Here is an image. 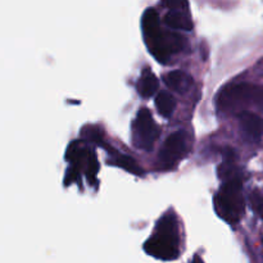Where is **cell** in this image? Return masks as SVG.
<instances>
[{
    "label": "cell",
    "mask_w": 263,
    "mask_h": 263,
    "mask_svg": "<svg viewBox=\"0 0 263 263\" xmlns=\"http://www.w3.org/2000/svg\"><path fill=\"white\" fill-rule=\"evenodd\" d=\"M141 25L144 39L152 55L161 63H167L172 54L180 53L184 49L186 40L177 32L162 31L159 14L153 8L145 10Z\"/></svg>",
    "instance_id": "obj_1"
},
{
    "label": "cell",
    "mask_w": 263,
    "mask_h": 263,
    "mask_svg": "<svg viewBox=\"0 0 263 263\" xmlns=\"http://www.w3.org/2000/svg\"><path fill=\"white\" fill-rule=\"evenodd\" d=\"M148 254L163 261H172L179 257V230L176 217L167 215L157 223L156 233L144 244Z\"/></svg>",
    "instance_id": "obj_2"
},
{
    "label": "cell",
    "mask_w": 263,
    "mask_h": 263,
    "mask_svg": "<svg viewBox=\"0 0 263 263\" xmlns=\"http://www.w3.org/2000/svg\"><path fill=\"white\" fill-rule=\"evenodd\" d=\"M217 102L221 109L239 112V115L248 108L263 112V86L249 82L229 85L218 95Z\"/></svg>",
    "instance_id": "obj_3"
},
{
    "label": "cell",
    "mask_w": 263,
    "mask_h": 263,
    "mask_svg": "<svg viewBox=\"0 0 263 263\" xmlns=\"http://www.w3.org/2000/svg\"><path fill=\"white\" fill-rule=\"evenodd\" d=\"M215 208L218 216L226 222L236 223L240 221L246 212V199L240 177L223 182L215 198Z\"/></svg>",
    "instance_id": "obj_4"
},
{
    "label": "cell",
    "mask_w": 263,
    "mask_h": 263,
    "mask_svg": "<svg viewBox=\"0 0 263 263\" xmlns=\"http://www.w3.org/2000/svg\"><path fill=\"white\" fill-rule=\"evenodd\" d=\"M134 131L136 145L144 151H152L159 136V127L154 122L151 110L146 108L139 110L134 121Z\"/></svg>",
    "instance_id": "obj_5"
},
{
    "label": "cell",
    "mask_w": 263,
    "mask_h": 263,
    "mask_svg": "<svg viewBox=\"0 0 263 263\" xmlns=\"http://www.w3.org/2000/svg\"><path fill=\"white\" fill-rule=\"evenodd\" d=\"M187 152L186 136L182 131L171 134L159 152V162L163 167H172L181 161Z\"/></svg>",
    "instance_id": "obj_6"
},
{
    "label": "cell",
    "mask_w": 263,
    "mask_h": 263,
    "mask_svg": "<svg viewBox=\"0 0 263 263\" xmlns=\"http://www.w3.org/2000/svg\"><path fill=\"white\" fill-rule=\"evenodd\" d=\"M239 123H240L241 133L247 140L252 143L261 140L263 136V118L261 116L246 110L239 115Z\"/></svg>",
    "instance_id": "obj_7"
},
{
    "label": "cell",
    "mask_w": 263,
    "mask_h": 263,
    "mask_svg": "<svg viewBox=\"0 0 263 263\" xmlns=\"http://www.w3.org/2000/svg\"><path fill=\"white\" fill-rule=\"evenodd\" d=\"M163 81L170 89L177 92H185L189 90V87L193 85V79L190 74H187L184 71H171L163 76Z\"/></svg>",
    "instance_id": "obj_8"
},
{
    "label": "cell",
    "mask_w": 263,
    "mask_h": 263,
    "mask_svg": "<svg viewBox=\"0 0 263 263\" xmlns=\"http://www.w3.org/2000/svg\"><path fill=\"white\" fill-rule=\"evenodd\" d=\"M164 23L172 30L180 31H192L193 30V21L189 14L182 10L171 9L164 15Z\"/></svg>",
    "instance_id": "obj_9"
},
{
    "label": "cell",
    "mask_w": 263,
    "mask_h": 263,
    "mask_svg": "<svg viewBox=\"0 0 263 263\" xmlns=\"http://www.w3.org/2000/svg\"><path fill=\"white\" fill-rule=\"evenodd\" d=\"M158 79L149 71L144 72L138 81V91L143 98L153 97L158 90Z\"/></svg>",
    "instance_id": "obj_10"
},
{
    "label": "cell",
    "mask_w": 263,
    "mask_h": 263,
    "mask_svg": "<svg viewBox=\"0 0 263 263\" xmlns=\"http://www.w3.org/2000/svg\"><path fill=\"white\" fill-rule=\"evenodd\" d=\"M156 107L159 115L163 117H170L176 108V100L170 92H158V95L156 97Z\"/></svg>",
    "instance_id": "obj_11"
},
{
    "label": "cell",
    "mask_w": 263,
    "mask_h": 263,
    "mask_svg": "<svg viewBox=\"0 0 263 263\" xmlns=\"http://www.w3.org/2000/svg\"><path fill=\"white\" fill-rule=\"evenodd\" d=\"M116 164H117L118 167H121V168L125 170V171L131 172L133 175H136V176H143L144 174L143 170H141L140 166L136 163L135 159L131 158V157L123 156V154H121V156H118L117 158H116Z\"/></svg>",
    "instance_id": "obj_12"
},
{
    "label": "cell",
    "mask_w": 263,
    "mask_h": 263,
    "mask_svg": "<svg viewBox=\"0 0 263 263\" xmlns=\"http://www.w3.org/2000/svg\"><path fill=\"white\" fill-rule=\"evenodd\" d=\"M249 204L253 212L263 220V194L259 190L256 189L249 194Z\"/></svg>",
    "instance_id": "obj_13"
},
{
    "label": "cell",
    "mask_w": 263,
    "mask_h": 263,
    "mask_svg": "<svg viewBox=\"0 0 263 263\" xmlns=\"http://www.w3.org/2000/svg\"><path fill=\"white\" fill-rule=\"evenodd\" d=\"M87 176H89L90 181L95 179V175H97L98 170H99V166H98L97 157H95L94 153L87 154Z\"/></svg>",
    "instance_id": "obj_14"
},
{
    "label": "cell",
    "mask_w": 263,
    "mask_h": 263,
    "mask_svg": "<svg viewBox=\"0 0 263 263\" xmlns=\"http://www.w3.org/2000/svg\"><path fill=\"white\" fill-rule=\"evenodd\" d=\"M192 263H203V262H202V259H200V258H198V257H197V258H195L194 261H193Z\"/></svg>",
    "instance_id": "obj_15"
},
{
    "label": "cell",
    "mask_w": 263,
    "mask_h": 263,
    "mask_svg": "<svg viewBox=\"0 0 263 263\" xmlns=\"http://www.w3.org/2000/svg\"><path fill=\"white\" fill-rule=\"evenodd\" d=\"M262 241H263V240H262Z\"/></svg>",
    "instance_id": "obj_16"
}]
</instances>
